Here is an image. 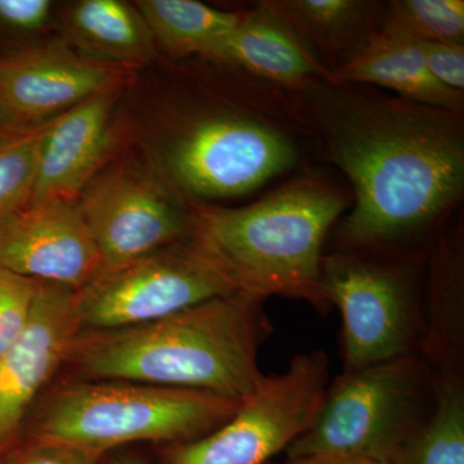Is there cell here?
<instances>
[{"label": "cell", "instance_id": "obj_1", "mask_svg": "<svg viewBox=\"0 0 464 464\" xmlns=\"http://www.w3.org/2000/svg\"><path fill=\"white\" fill-rule=\"evenodd\" d=\"M289 94L324 157L353 186V208L340 227L344 250L418 239L462 199V115L325 81Z\"/></svg>", "mask_w": 464, "mask_h": 464}, {"label": "cell", "instance_id": "obj_2", "mask_svg": "<svg viewBox=\"0 0 464 464\" xmlns=\"http://www.w3.org/2000/svg\"><path fill=\"white\" fill-rule=\"evenodd\" d=\"M265 299L217 297L155 322L82 329L65 365L78 381H121L248 396L264 377L258 350L273 328Z\"/></svg>", "mask_w": 464, "mask_h": 464}, {"label": "cell", "instance_id": "obj_3", "mask_svg": "<svg viewBox=\"0 0 464 464\" xmlns=\"http://www.w3.org/2000/svg\"><path fill=\"white\" fill-rule=\"evenodd\" d=\"M350 199L332 183L304 177L248 206L188 203V241L240 295L306 299L325 308L323 246Z\"/></svg>", "mask_w": 464, "mask_h": 464}, {"label": "cell", "instance_id": "obj_4", "mask_svg": "<svg viewBox=\"0 0 464 464\" xmlns=\"http://www.w3.org/2000/svg\"><path fill=\"white\" fill-rule=\"evenodd\" d=\"M288 92L268 88L243 105L177 115L155 151L159 177L188 203L244 197L298 164Z\"/></svg>", "mask_w": 464, "mask_h": 464}, {"label": "cell", "instance_id": "obj_5", "mask_svg": "<svg viewBox=\"0 0 464 464\" xmlns=\"http://www.w3.org/2000/svg\"><path fill=\"white\" fill-rule=\"evenodd\" d=\"M240 401L209 391L72 381L61 386L35 417L27 418L23 438L103 454L132 442L176 444L218 429Z\"/></svg>", "mask_w": 464, "mask_h": 464}, {"label": "cell", "instance_id": "obj_6", "mask_svg": "<svg viewBox=\"0 0 464 464\" xmlns=\"http://www.w3.org/2000/svg\"><path fill=\"white\" fill-rule=\"evenodd\" d=\"M426 369L415 353L344 371L326 389L313 426L288 449V459L366 458L398 464L426 422Z\"/></svg>", "mask_w": 464, "mask_h": 464}, {"label": "cell", "instance_id": "obj_7", "mask_svg": "<svg viewBox=\"0 0 464 464\" xmlns=\"http://www.w3.org/2000/svg\"><path fill=\"white\" fill-rule=\"evenodd\" d=\"M328 386L325 353L295 356L284 373L264 375L218 429L160 445L161 464H270L313 426Z\"/></svg>", "mask_w": 464, "mask_h": 464}, {"label": "cell", "instance_id": "obj_8", "mask_svg": "<svg viewBox=\"0 0 464 464\" xmlns=\"http://www.w3.org/2000/svg\"><path fill=\"white\" fill-rule=\"evenodd\" d=\"M320 289L342 315L344 371L414 353L418 306L401 266L356 250L333 253L324 256Z\"/></svg>", "mask_w": 464, "mask_h": 464}, {"label": "cell", "instance_id": "obj_9", "mask_svg": "<svg viewBox=\"0 0 464 464\" xmlns=\"http://www.w3.org/2000/svg\"><path fill=\"white\" fill-rule=\"evenodd\" d=\"M231 295L237 292L221 271L186 240L103 268L75 299L82 329L101 331L155 322Z\"/></svg>", "mask_w": 464, "mask_h": 464}, {"label": "cell", "instance_id": "obj_10", "mask_svg": "<svg viewBox=\"0 0 464 464\" xmlns=\"http://www.w3.org/2000/svg\"><path fill=\"white\" fill-rule=\"evenodd\" d=\"M76 201L103 268L190 237L188 203L159 174L149 176L128 167L101 170Z\"/></svg>", "mask_w": 464, "mask_h": 464}, {"label": "cell", "instance_id": "obj_11", "mask_svg": "<svg viewBox=\"0 0 464 464\" xmlns=\"http://www.w3.org/2000/svg\"><path fill=\"white\" fill-rule=\"evenodd\" d=\"M74 289L39 283L25 331L0 356V456L23 438L33 405L82 331Z\"/></svg>", "mask_w": 464, "mask_h": 464}, {"label": "cell", "instance_id": "obj_12", "mask_svg": "<svg viewBox=\"0 0 464 464\" xmlns=\"http://www.w3.org/2000/svg\"><path fill=\"white\" fill-rule=\"evenodd\" d=\"M125 78L65 43L25 48L0 57V116L14 130H33Z\"/></svg>", "mask_w": 464, "mask_h": 464}, {"label": "cell", "instance_id": "obj_13", "mask_svg": "<svg viewBox=\"0 0 464 464\" xmlns=\"http://www.w3.org/2000/svg\"><path fill=\"white\" fill-rule=\"evenodd\" d=\"M0 267L79 290L102 271L76 200L32 204L0 224Z\"/></svg>", "mask_w": 464, "mask_h": 464}, {"label": "cell", "instance_id": "obj_14", "mask_svg": "<svg viewBox=\"0 0 464 464\" xmlns=\"http://www.w3.org/2000/svg\"><path fill=\"white\" fill-rule=\"evenodd\" d=\"M123 85L88 97L45 124L32 204L76 200L111 150V115Z\"/></svg>", "mask_w": 464, "mask_h": 464}, {"label": "cell", "instance_id": "obj_15", "mask_svg": "<svg viewBox=\"0 0 464 464\" xmlns=\"http://www.w3.org/2000/svg\"><path fill=\"white\" fill-rule=\"evenodd\" d=\"M262 83L295 92L325 81L328 70L268 0L240 14L239 23L208 58Z\"/></svg>", "mask_w": 464, "mask_h": 464}, {"label": "cell", "instance_id": "obj_16", "mask_svg": "<svg viewBox=\"0 0 464 464\" xmlns=\"http://www.w3.org/2000/svg\"><path fill=\"white\" fill-rule=\"evenodd\" d=\"M325 82L342 85H375L400 99L462 115L464 93L442 87L427 69L422 44L382 35L343 65L331 70Z\"/></svg>", "mask_w": 464, "mask_h": 464}, {"label": "cell", "instance_id": "obj_17", "mask_svg": "<svg viewBox=\"0 0 464 464\" xmlns=\"http://www.w3.org/2000/svg\"><path fill=\"white\" fill-rule=\"evenodd\" d=\"M328 72L343 65L380 32L386 3L369 0H268ZM325 66V65H324ZM326 69V67H325Z\"/></svg>", "mask_w": 464, "mask_h": 464}, {"label": "cell", "instance_id": "obj_18", "mask_svg": "<svg viewBox=\"0 0 464 464\" xmlns=\"http://www.w3.org/2000/svg\"><path fill=\"white\" fill-rule=\"evenodd\" d=\"M65 27L82 56L105 65H141L157 54L139 8L121 0H82L70 8Z\"/></svg>", "mask_w": 464, "mask_h": 464}, {"label": "cell", "instance_id": "obj_19", "mask_svg": "<svg viewBox=\"0 0 464 464\" xmlns=\"http://www.w3.org/2000/svg\"><path fill=\"white\" fill-rule=\"evenodd\" d=\"M134 5L157 47L174 57L195 54L208 60L237 25L241 14L197 0H139Z\"/></svg>", "mask_w": 464, "mask_h": 464}, {"label": "cell", "instance_id": "obj_20", "mask_svg": "<svg viewBox=\"0 0 464 464\" xmlns=\"http://www.w3.org/2000/svg\"><path fill=\"white\" fill-rule=\"evenodd\" d=\"M398 464H464V387L457 373L433 381L431 413Z\"/></svg>", "mask_w": 464, "mask_h": 464}, {"label": "cell", "instance_id": "obj_21", "mask_svg": "<svg viewBox=\"0 0 464 464\" xmlns=\"http://www.w3.org/2000/svg\"><path fill=\"white\" fill-rule=\"evenodd\" d=\"M380 33L426 43L464 42L463 0H392L384 5Z\"/></svg>", "mask_w": 464, "mask_h": 464}, {"label": "cell", "instance_id": "obj_22", "mask_svg": "<svg viewBox=\"0 0 464 464\" xmlns=\"http://www.w3.org/2000/svg\"><path fill=\"white\" fill-rule=\"evenodd\" d=\"M45 124L0 137V224L32 206Z\"/></svg>", "mask_w": 464, "mask_h": 464}, {"label": "cell", "instance_id": "obj_23", "mask_svg": "<svg viewBox=\"0 0 464 464\" xmlns=\"http://www.w3.org/2000/svg\"><path fill=\"white\" fill-rule=\"evenodd\" d=\"M39 283L0 267V356L25 331Z\"/></svg>", "mask_w": 464, "mask_h": 464}, {"label": "cell", "instance_id": "obj_24", "mask_svg": "<svg viewBox=\"0 0 464 464\" xmlns=\"http://www.w3.org/2000/svg\"><path fill=\"white\" fill-rule=\"evenodd\" d=\"M106 456L74 445L23 438L0 457L5 464H105Z\"/></svg>", "mask_w": 464, "mask_h": 464}, {"label": "cell", "instance_id": "obj_25", "mask_svg": "<svg viewBox=\"0 0 464 464\" xmlns=\"http://www.w3.org/2000/svg\"><path fill=\"white\" fill-rule=\"evenodd\" d=\"M422 47L427 69L433 79L448 90L464 93L463 43H426Z\"/></svg>", "mask_w": 464, "mask_h": 464}, {"label": "cell", "instance_id": "obj_26", "mask_svg": "<svg viewBox=\"0 0 464 464\" xmlns=\"http://www.w3.org/2000/svg\"><path fill=\"white\" fill-rule=\"evenodd\" d=\"M53 3L50 0H0V29L35 33L47 25Z\"/></svg>", "mask_w": 464, "mask_h": 464}, {"label": "cell", "instance_id": "obj_27", "mask_svg": "<svg viewBox=\"0 0 464 464\" xmlns=\"http://www.w3.org/2000/svg\"><path fill=\"white\" fill-rule=\"evenodd\" d=\"M286 464H395L381 462V460L366 459V458L350 457H308L288 459Z\"/></svg>", "mask_w": 464, "mask_h": 464}, {"label": "cell", "instance_id": "obj_28", "mask_svg": "<svg viewBox=\"0 0 464 464\" xmlns=\"http://www.w3.org/2000/svg\"><path fill=\"white\" fill-rule=\"evenodd\" d=\"M105 464H150L143 458L136 454L121 453V451H110L106 456Z\"/></svg>", "mask_w": 464, "mask_h": 464}, {"label": "cell", "instance_id": "obj_29", "mask_svg": "<svg viewBox=\"0 0 464 464\" xmlns=\"http://www.w3.org/2000/svg\"><path fill=\"white\" fill-rule=\"evenodd\" d=\"M17 132V130H12L11 127L5 121H3L2 116H0V137L5 136V134Z\"/></svg>", "mask_w": 464, "mask_h": 464}, {"label": "cell", "instance_id": "obj_30", "mask_svg": "<svg viewBox=\"0 0 464 464\" xmlns=\"http://www.w3.org/2000/svg\"><path fill=\"white\" fill-rule=\"evenodd\" d=\"M0 464H5V463H3L2 457H0Z\"/></svg>", "mask_w": 464, "mask_h": 464}]
</instances>
